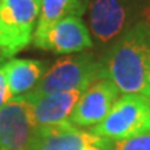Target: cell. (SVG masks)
Segmentation results:
<instances>
[{
  "mask_svg": "<svg viewBox=\"0 0 150 150\" xmlns=\"http://www.w3.org/2000/svg\"><path fill=\"white\" fill-rule=\"evenodd\" d=\"M83 13L81 0H40L39 20L36 31L33 32V40L39 39L43 33L52 28L56 22L70 16H78Z\"/></svg>",
  "mask_w": 150,
  "mask_h": 150,
  "instance_id": "cell-12",
  "label": "cell"
},
{
  "mask_svg": "<svg viewBox=\"0 0 150 150\" xmlns=\"http://www.w3.org/2000/svg\"><path fill=\"white\" fill-rule=\"evenodd\" d=\"M118 88L107 78L92 83L76 103L70 122L76 127H93L100 124L118 100Z\"/></svg>",
  "mask_w": 150,
  "mask_h": 150,
  "instance_id": "cell-7",
  "label": "cell"
},
{
  "mask_svg": "<svg viewBox=\"0 0 150 150\" xmlns=\"http://www.w3.org/2000/svg\"><path fill=\"white\" fill-rule=\"evenodd\" d=\"M3 60H4V57H3V56H1V53H0V65L3 64Z\"/></svg>",
  "mask_w": 150,
  "mask_h": 150,
  "instance_id": "cell-15",
  "label": "cell"
},
{
  "mask_svg": "<svg viewBox=\"0 0 150 150\" xmlns=\"http://www.w3.org/2000/svg\"><path fill=\"white\" fill-rule=\"evenodd\" d=\"M103 78L124 95L150 97V22L135 25L112 46L103 65Z\"/></svg>",
  "mask_w": 150,
  "mask_h": 150,
  "instance_id": "cell-1",
  "label": "cell"
},
{
  "mask_svg": "<svg viewBox=\"0 0 150 150\" xmlns=\"http://www.w3.org/2000/svg\"><path fill=\"white\" fill-rule=\"evenodd\" d=\"M91 131L107 139H125L150 132V97L124 95L114 103L107 117Z\"/></svg>",
  "mask_w": 150,
  "mask_h": 150,
  "instance_id": "cell-4",
  "label": "cell"
},
{
  "mask_svg": "<svg viewBox=\"0 0 150 150\" xmlns=\"http://www.w3.org/2000/svg\"><path fill=\"white\" fill-rule=\"evenodd\" d=\"M103 78V65L91 54L60 59L39 79L35 88L24 96L35 99L56 92L88 89L95 81Z\"/></svg>",
  "mask_w": 150,
  "mask_h": 150,
  "instance_id": "cell-2",
  "label": "cell"
},
{
  "mask_svg": "<svg viewBox=\"0 0 150 150\" xmlns=\"http://www.w3.org/2000/svg\"><path fill=\"white\" fill-rule=\"evenodd\" d=\"M13 95L10 92V88H8V83H7V79H6V75L3 72V70L0 68V110L4 107V104L8 100H10Z\"/></svg>",
  "mask_w": 150,
  "mask_h": 150,
  "instance_id": "cell-14",
  "label": "cell"
},
{
  "mask_svg": "<svg viewBox=\"0 0 150 150\" xmlns=\"http://www.w3.org/2000/svg\"><path fill=\"white\" fill-rule=\"evenodd\" d=\"M40 0H1L0 3V53L10 59L32 40L39 17Z\"/></svg>",
  "mask_w": 150,
  "mask_h": 150,
  "instance_id": "cell-3",
  "label": "cell"
},
{
  "mask_svg": "<svg viewBox=\"0 0 150 150\" xmlns=\"http://www.w3.org/2000/svg\"><path fill=\"white\" fill-rule=\"evenodd\" d=\"M107 150H150V132L125 139H110Z\"/></svg>",
  "mask_w": 150,
  "mask_h": 150,
  "instance_id": "cell-13",
  "label": "cell"
},
{
  "mask_svg": "<svg viewBox=\"0 0 150 150\" xmlns=\"http://www.w3.org/2000/svg\"><path fill=\"white\" fill-rule=\"evenodd\" d=\"M1 70L13 96L31 92L45 74V63L38 60L14 59L6 63Z\"/></svg>",
  "mask_w": 150,
  "mask_h": 150,
  "instance_id": "cell-11",
  "label": "cell"
},
{
  "mask_svg": "<svg viewBox=\"0 0 150 150\" xmlns=\"http://www.w3.org/2000/svg\"><path fill=\"white\" fill-rule=\"evenodd\" d=\"M38 129L31 102L13 96L0 110V150H33Z\"/></svg>",
  "mask_w": 150,
  "mask_h": 150,
  "instance_id": "cell-5",
  "label": "cell"
},
{
  "mask_svg": "<svg viewBox=\"0 0 150 150\" xmlns=\"http://www.w3.org/2000/svg\"><path fill=\"white\" fill-rule=\"evenodd\" d=\"M86 89L56 92L35 99H28L32 104V112L39 127L70 121L76 103Z\"/></svg>",
  "mask_w": 150,
  "mask_h": 150,
  "instance_id": "cell-9",
  "label": "cell"
},
{
  "mask_svg": "<svg viewBox=\"0 0 150 150\" xmlns=\"http://www.w3.org/2000/svg\"><path fill=\"white\" fill-rule=\"evenodd\" d=\"M40 49L56 53H75L92 47L89 31L78 16H70L56 22L39 39L33 40Z\"/></svg>",
  "mask_w": 150,
  "mask_h": 150,
  "instance_id": "cell-8",
  "label": "cell"
},
{
  "mask_svg": "<svg viewBox=\"0 0 150 150\" xmlns=\"http://www.w3.org/2000/svg\"><path fill=\"white\" fill-rule=\"evenodd\" d=\"M0 3H1V0H0Z\"/></svg>",
  "mask_w": 150,
  "mask_h": 150,
  "instance_id": "cell-16",
  "label": "cell"
},
{
  "mask_svg": "<svg viewBox=\"0 0 150 150\" xmlns=\"http://www.w3.org/2000/svg\"><path fill=\"white\" fill-rule=\"evenodd\" d=\"M110 139L79 129L70 121L39 127L33 150H107Z\"/></svg>",
  "mask_w": 150,
  "mask_h": 150,
  "instance_id": "cell-6",
  "label": "cell"
},
{
  "mask_svg": "<svg viewBox=\"0 0 150 150\" xmlns=\"http://www.w3.org/2000/svg\"><path fill=\"white\" fill-rule=\"evenodd\" d=\"M127 8L120 0H93L89 8V25L99 42H108L125 27Z\"/></svg>",
  "mask_w": 150,
  "mask_h": 150,
  "instance_id": "cell-10",
  "label": "cell"
}]
</instances>
